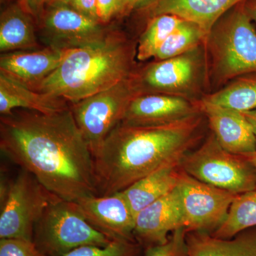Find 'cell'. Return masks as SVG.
Wrapping results in <instances>:
<instances>
[{"label": "cell", "instance_id": "obj_1", "mask_svg": "<svg viewBox=\"0 0 256 256\" xmlns=\"http://www.w3.org/2000/svg\"><path fill=\"white\" fill-rule=\"evenodd\" d=\"M0 150L60 200L98 195L94 156L70 108L54 114L18 109L1 116Z\"/></svg>", "mask_w": 256, "mask_h": 256}, {"label": "cell", "instance_id": "obj_2", "mask_svg": "<svg viewBox=\"0 0 256 256\" xmlns=\"http://www.w3.org/2000/svg\"><path fill=\"white\" fill-rule=\"evenodd\" d=\"M202 114L151 127L119 124L92 154L98 195L124 191L156 170L180 164L202 137Z\"/></svg>", "mask_w": 256, "mask_h": 256}, {"label": "cell", "instance_id": "obj_3", "mask_svg": "<svg viewBox=\"0 0 256 256\" xmlns=\"http://www.w3.org/2000/svg\"><path fill=\"white\" fill-rule=\"evenodd\" d=\"M137 45L110 30L104 38L70 50L34 90L76 104L128 78L136 70Z\"/></svg>", "mask_w": 256, "mask_h": 256}, {"label": "cell", "instance_id": "obj_4", "mask_svg": "<svg viewBox=\"0 0 256 256\" xmlns=\"http://www.w3.org/2000/svg\"><path fill=\"white\" fill-rule=\"evenodd\" d=\"M246 1L218 20L204 44L212 72L220 82L256 74V31L246 10Z\"/></svg>", "mask_w": 256, "mask_h": 256}, {"label": "cell", "instance_id": "obj_5", "mask_svg": "<svg viewBox=\"0 0 256 256\" xmlns=\"http://www.w3.org/2000/svg\"><path fill=\"white\" fill-rule=\"evenodd\" d=\"M112 239L88 223L76 202L55 198L36 222L33 242L45 256H64L84 246H105Z\"/></svg>", "mask_w": 256, "mask_h": 256}, {"label": "cell", "instance_id": "obj_6", "mask_svg": "<svg viewBox=\"0 0 256 256\" xmlns=\"http://www.w3.org/2000/svg\"><path fill=\"white\" fill-rule=\"evenodd\" d=\"M180 166L198 181L236 194L256 190L254 165L224 149L213 133L198 149L184 156Z\"/></svg>", "mask_w": 256, "mask_h": 256}, {"label": "cell", "instance_id": "obj_7", "mask_svg": "<svg viewBox=\"0 0 256 256\" xmlns=\"http://www.w3.org/2000/svg\"><path fill=\"white\" fill-rule=\"evenodd\" d=\"M137 70L110 88L70 104L77 126L92 154L121 124L131 101L142 95Z\"/></svg>", "mask_w": 256, "mask_h": 256}, {"label": "cell", "instance_id": "obj_8", "mask_svg": "<svg viewBox=\"0 0 256 256\" xmlns=\"http://www.w3.org/2000/svg\"><path fill=\"white\" fill-rule=\"evenodd\" d=\"M55 198L31 173L21 169L12 178L6 200L0 204V239L33 242L36 222Z\"/></svg>", "mask_w": 256, "mask_h": 256}, {"label": "cell", "instance_id": "obj_9", "mask_svg": "<svg viewBox=\"0 0 256 256\" xmlns=\"http://www.w3.org/2000/svg\"><path fill=\"white\" fill-rule=\"evenodd\" d=\"M178 190L188 232L214 233L238 194L198 181L180 169Z\"/></svg>", "mask_w": 256, "mask_h": 256}, {"label": "cell", "instance_id": "obj_10", "mask_svg": "<svg viewBox=\"0 0 256 256\" xmlns=\"http://www.w3.org/2000/svg\"><path fill=\"white\" fill-rule=\"evenodd\" d=\"M46 46L70 50L99 41L110 28L84 16L68 5L46 8L40 20Z\"/></svg>", "mask_w": 256, "mask_h": 256}, {"label": "cell", "instance_id": "obj_11", "mask_svg": "<svg viewBox=\"0 0 256 256\" xmlns=\"http://www.w3.org/2000/svg\"><path fill=\"white\" fill-rule=\"evenodd\" d=\"M88 223L112 240H136V217L122 192L76 202Z\"/></svg>", "mask_w": 256, "mask_h": 256}, {"label": "cell", "instance_id": "obj_12", "mask_svg": "<svg viewBox=\"0 0 256 256\" xmlns=\"http://www.w3.org/2000/svg\"><path fill=\"white\" fill-rule=\"evenodd\" d=\"M196 65L194 56L188 52L174 58L156 60L138 69L136 74L142 94L181 96L194 82Z\"/></svg>", "mask_w": 256, "mask_h": 256}, {"label": "cell", "instance_id": "obj_13", "mask_svg": "<svg viewBox=\"0 0 256 256\" xmlns=\"http://www.w3.org/2000/svg\"><path fill=\"white\" fill-rule=\"evenodd\" d=\"M180 227H184L183 214L175 188L136 216L134 237L142 248L158 245Z\"/></svg>", "mask_w": 256, "mask_h": 256}, {"label": "cell", "instance_id": "obj_14", "mask_svg": "<svg viewBox=\"0 0 256 256\" xmlns=\"http://www.w3.org/2000/svg\"><path fill=\"white\" fill-rule=\"evenodd\" d=\"M194 104L208 120L213 134L224 149L239 156L256 151L254 131L242 112L204 98Z\"/></svg>", "mask_w": 256, "mask_h": 256}, {"label": "cell", "instance_id": "obj_15", "mask_svg": "<svg viewBox=\"0 0 256 256\" xmlns=\"http://www.w3.org/2000/svg\"><path fill=\"white\" fill-rule=\"evenodd\" d=\"M198 112L194 102L181 96L142 94L131 101L121 124L142 127L162 126Z\"/></svg>", "mask_w": 256, "mask_h": 256}, {"label": "cell", "instance_id": "obj_16", "mask_svg": "<svg viewBox=\"0 0 256 256\" xmlns=\"http://www.w3.org/2000/svg\"><path fill=\"white\" fill-rule=\"evenodd\" d=\"M72 50L45 46L2 53L0 57V72L34 90L58 68Z\"/></svg>", "mask_w": 256, "mask_h": 256}, {"label": "cell", "instance_id": "obj_17", "mask_svg": "<svg viewBox=\"0 0 256 256\" xmlns=\"http://www.w3.org/2000/svg\"><path fill=\"white\" fill-rule=\"evenodd\" d=\"M246 0H148L139 9L150 20L175 15L197 25L208 37L212 28L229 10Z\"/></svg>", "mask_w": 256, "mask_h": 256}, {"label": "cell", "instance_id": "obj_18", "mask_svg": "<svg viewBox=\"0 0 256 256\" xmlns=\"http://www.w3.org/2000/svg\"><path fill=\"white\" fill-rule=\"evenodd\" d=\"M70 104L62 98L32 90L0 72V114L8 116L18 109L54 114L68 110Z\"/></svg>", "mask_w": 256, "mask_h": 256}, {"label": "cell", "instance_id": "obj_19", "mask_svg": "<svg viewBox=\"0 0 256 256\" xmlns=\"http://www.w3.org/2000/svg\"><path fill=\"white\" fill-rule=\"evenodd\" d=\"M186 242L190 256H256V226L245 229L230 238L188 232Z\"/></svg>", "mask_w": 256, "mask_h": 256}, {"label": "cell", "instance_id": "obj_20", "mask_svg": "<svg viewBox=\"0 0 256 256\" xmlns=\"http://www.w3.org/2000/svg\"><path fill=\"white\" fill-rule=\"evenodd\" d=\"M180 164L164 166L122 191L134 217L143 208L172 191L178 185Z\"/></svg>", "mask_w": 256, "mask_h": 256}, {"label": "cell", "instance_id": "obj_21", "mask_svg": "<svg viewBox=\"0 0 256 256\" xmlns=\"http://www.w3.org/2000/svg\"><path fill=\"white\" fill-rule=\"evenodd\" d=\"M33 16L21 4H13L0 16V50L2 53L40 48Z\"/></svg>", "mask_w": 256, "mask_h": 256}, {"label": "cell", "instance_id": "obj_22", "mask_svg": "<svg viewBox=\"0 0 256 256\" xmlns=\"http://www.w3.org/2000/svg\"><path fill=\"white\" fill-rule=\"evenodd\" d=\"M212 104L244 112L256 109V74L236 78L228 86L203 98Z\"/></svg>", "mask_w": 256, "mask_h": 256}, {"label": "cell", "instance_id": "obj_23", "mask_svg": "<svg viewBox=\"0 0 256 256\" xmlns=\"http://www.w3.org/2000/svg\"><path fill=\"white\" fill-rule=\"evenodd\" d=\"M254 226H256V190L236 196L224 223L212 235L217 238H230Z\"/></svg>", "mask_w": 256, "mask_h": 256}, {"label": "cell", "instance_id": "obj_24", "mask_svg": "<svg viewBox=\"0 0 256 256\" xmlns=\"http://www.w3.org/2000/svg\"><path fill=\"white\" fill-rule=\"evenodd\" d=\"M184 21L172 14H162L150 18L138 42L137 60L143 62L154 58L166 38Z\"/></svg>", "mask_w": 256, "mask_h": 256}, {"label": "cell", "instance_id": "obj_25", "mask_svg": "<svg viewBox=\"0 0 256 256\" xmlns=\"http://www.w3.org/2000/svg\"><path fill=\"white\" fill-rule=\"evenodd\" d=\"M204 32L194 24L184 21L166 38L154 57L156 60H168L191 52L206 41Z\"/></svg>", "mask_w": 256, "mask_h": 256}, {"label": "cell", "instance_id": "obj_26", "mask_svg": "<svg viewBox=\"0 0 256 256\" xmlns=\"http://www.w3.org/2000/svg\"><path fill=\"white\" fill-rule=\"evenodd\" d=\"M141 248L136 240L116 239L105 246L79 247L64 256H140Z\"/></svg>", "mask_w": 256, "mask_h": 256}, {"label": "cell", "instance_id": "obj_27", "mask_svg": "<svg viewBox=\"0 0 256 256\" xmlns=\"http://www.w3.org/2000/svg\"><path fill=\"white\" fill-rule=\"evenodd\" d=\"M186 234V228L180 227L170 234L164 244L144 248L140 256H190Z\"/></svg>", "mask_w": 256, "mask_h": 256}, {"label": "cell", "instance_id": "obj_28", "mask_svg": "<svg viewBox=\"0 0 256 256\" xmlns=\"http://www.w3.org/2000/svg\"><path fill=\"white\" fill-rule=\"evenodd\" d=\"M0 256H45L32 240L0 239Z\"/></svg>", "mask_w": 256, "mask_h": 256}, {"label": "cell", "instance_id": "obj_29", "mask_svg": "<svg viewBox=\"0 0 256 256\" xmlns=\"http://www.w3.org/2000/svg\"><path fill=\"white\" fill-rule=\"evenodd\" d=\"M100 22L106 25L114 18L126 14V0H97Z\"/></svg>", "mask_w": 256, "mask_h": 256}, {"label": "cell", "instance_id": "obj_30", "mask_svg": "<svg viewBox=\"0 0 256 256\" xmlns=\"http://www.w3.org/2000/svg\"><path fill=\"white\" fill-rule=\"evenodd\" d=\"M68 6L84 16L98 22L97 0H69Z\"/></svg>", "mask_w": 256, "mask_h": 256}, {"label": "cell", "instance_id": "obj_31", "mask_svg": "<svg viewBox=\"0 0 256 256\" xmlns=\"http://www.w3.org/2000/svg\"><path fill=\"white\" fill-rule=\"evenodd\" d=\"M48 1V0H22L20 4L28 14L36 18L37 21H40L46 10Z\"/></svg>", "mask_w": 256, "mask_h": 256}, {"label": "cell", "instance_id": "obj_32", "mask_svg": "<svg viewBox=\"0 0 256 256\" xmlns=\"http://www.w3.org/2000/svg\"><path fill=\"white\" fill-rule=\"evenodd\" d=\"M242 114L252 126L256 140V109L250 111H246V112H244Z\"/></svg>", "mask_w": 256, "mask_h": 256}, {"label": "cell", "instance_id": "obj_33", "mask_svg": "<svg viewBox=\"0 0 256 256\" xmlns=\"http://www.w3.org/2000/svg\"><path fill=\"white\" fill-rule=\"evenodd\" d=\"M245 8L250 18L256 22V0H246Z\"/></svg>", "mask_w": 256, "mask_h": 256}, {"label": "cell", "instance_id": "obj_34", "mask_svg": "<svg viewBox=\"0 0 256 256\" xmlns=\"http://www.w3.org/2000/svg\"><path fill=\"white\" fill-rule=\"evenodd\" d=\"M148 0H126V14L136 8H139Z\"/></svg>", "mask_w": 256, "mask_h": 256}, {"label": "cell", "instance_id": "obj_35", "mask_svg": "<svg viewBox=\"0 0 256 256\" xmlns=\"http://www.w3.org/2000/svg\"><path fill=\"white\" fill-rule=\"evenodd\" d=\"M68 2L69 0H48L46 8L60 6V5H68Z\"/></svg>", "mask_w": 256, "mask_h": 256}, {"label": "cell", "instance_id": "obj_36", "mask_svg": "<svg viewBox=\"0 0 256 256\" xmlns=\"http://www.w3.org/2000/svg\"><path fill=\"white\" fill-rule=\"evenodd\" d=\"M246 159L248 160L249 162L254 165L256 169V151L254 152L249 153V154H242Z\"/></svg>", "mask_w": 256, "mask_h": 256}, {"label": "cell", "instance_id": "obj_37", "mask_svg": "<svg viewBox=\"0 0 256 256\" xmlns=\"http://www.w3.org/2000/svg\"><path fill=\"white\" fill-rule=\"evenodd\" d=\"M18 3H21L22 0H18Z\"/></svg>", "mask_w": 256, "mask_h": 256}]
</instances>
